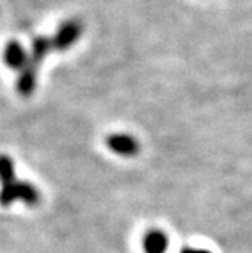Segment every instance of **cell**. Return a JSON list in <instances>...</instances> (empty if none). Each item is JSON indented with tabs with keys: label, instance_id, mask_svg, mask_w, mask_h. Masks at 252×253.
I'll list each match as a JSON object with an SVG mask.
<instances>
[{
	"label": "cell",
	"instance_id": "1",
	"mask_svg": "<svg viewBox=\"0 0 252 253\" xmlns=\"http://www.w3.org/2000/svg\"><path fill=\"white\" fill-rule=\"evenodd\" d=\"M15 200L25 202L29 206H35L40 202V191L29 182L25 180H14L11 183L3 185L2 190V205L8 206Z\"/></svg>",
	"mask_w": 252,
	"mask_h": 253
},
{
	"label": "cell",
	"instance_id": "2",
	"mask_svg": "<svg viewBox=\"0 0 252 253\" xmlns=\"http://www.w3.org/2000/svg\"><path fill=\"white\" fill-rule=\"evenodd\" d=\"M82 34V25L79 20H67L59 26L52 38V47L56 50H67L78 41Z\"/></svg>",
	"mask_w": 252,
	"mask_h": 253
},
{
	"label": "cell",
	"instance_id": "3",
	"mask_svg": "<svg viewBox=\"0 0 252 253\" xmlns=\"http://www.w3.org/2000/svg\"><path fill=\"white\" fill-rule=\"evenodd\" d=\"M105 144L109 150L120 156H135L140 152V144L128 133H112L106 136Z\"/></svg>",
	"mask_w": 252,
	"mask_h": 253
},
{
	"label": "cell",
	"instance_id": "4",
	"mask_svg": "<svg viewBox=\"0 0 252 253\" xmlns=\"http://www.w3.org/2000/svg\"><path fill=\"white\" fill-rule=\"evenodd\" d=\"M29 61V55L18 41H9L5 47V62L12 70H23Z\"/></svg>",
	"mask_w": 252,
	"mask_h": 253
},
{
	"label": "cell",
	"instance_id": "5",
	"mask_svg": "<svg viewBox=\"0 0 252 253\" xmlns=\"http://www.w3.org/2000/svg\"><path fill=\"white\" fill-rule=\"evenodd\" d=\"M37 75H38V68L31 64H26V67L20 72L17 79V91L23 97H28L32 94L37 84Z\"/></svg>",
	"mask_w": 252,
	"mask_h": 253
},
{
	"label": "cell",
	"instance_id": "6",
	"mask_svg": "<svg viewBox=\"0 0 252 253\" xmlns=\"http://www.w3.org/2000/svg\"><path fill=\"white\" fill-rule=\"evenodd\" d=\"M169 247V238L161 231H149L143 237V250L145 253H166Z\"/></svg>",
	"mask_w": 252,
	"mask_h": 253
},
{
	"label": "cell",
	"instance_id": "7",
	"mask_svg": "<svg viewBox=\"0 0 252 253\" xmlns=\"http://www.w3.org/2000/svg\"><path fill=\"white\" fill-rule=\"evenodd\" d=\"M50 47H52V40H49L48 37H37L32 41V47H31L28 64L38 68L40 64L43 62L44 56L48 55V52L50 50Z\"/></svg>",
	"mask_w": 252,
	"mask_h": 253
},
{
	"label": "cell",
	"instance_id": "8",
	"mask_svg": "<svg viewBox=\"0 0 252 253\" xmlns=\"http://www.w3.org/2000/svg\"><path fill=\"white\" fill-rule=\"evenodd\" d=\"M0 174H2L3 185L15 180L14 179V163L8 155H3L2 161H0Z\"/></svg>",
	"mask_w": 252,
	"mask_h": 253
},
{
	"label": "cell",
	"instance_id": "9",
	"mask_svg": "<svg viewBox=\"0 0 252 253\" xmlns=\"http://www.w3.org/2000/svg\"><path fill=\"white\" fill-rule=\"evenodd\" d=\"M179 253H211L210 250L207 249H195V247H184V249H181Z\"/></svg>",
	"mask_w": 252,
	"mask_h": 253
}]
</instances>
